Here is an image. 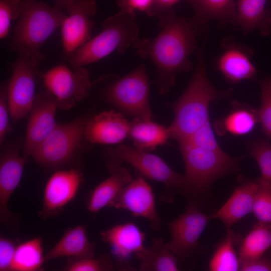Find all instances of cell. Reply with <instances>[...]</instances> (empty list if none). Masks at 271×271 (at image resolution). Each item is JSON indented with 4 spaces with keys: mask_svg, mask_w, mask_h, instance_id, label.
Instances as JSON below:
<instances>
[{
    "mask_svg": "<svg viewBox=\"0 0 271 271\" xmlns=\"http://www.w3.org/2000/svg\"><path fill=\"white\" fill-rule=\"evenodd\" d=\"M162 28L155 38H138L132 45L137 54L150 60L158 72L157 87L165 94L174 85L176 75L193 70L190 56L197 49V32L190 19L177 17L173 9L158 18Z\"/></svg>",
    "mask_w": 271,
    "mask_h": 271,
    "instance_id": "1",
    "label": "cell"
},
{
    "mask_svg": "<svg viewBox=\"0 0 271 271\" xmlns=\"http://www.w3.org/2000/svg\"><path fill=\"white\" fill-rule=\"evenodd\" d=\"M206 40L204 38L202 46L196 50V66L191 81L182 95L171 105L174 119L168 129L171 137L178 143L187 140L209 120L211 102L228 99L233 93L232 89L216 88L208 78L204 54Z\"/></svg>",
    "mask_w": 271,
    "mask_h": 271,
    "instance_id": "2",
    "label": "cell"
},
{
    "mask_svg": "<svg viewBox=\"0 0 271 271\" xmlns=\"http://www.w3.org/2000/svg\"><path fill=\"white\" fill-rule=\"evenodd\" d=\"M185 166L181 193L189 204L197 206L199 198L218 178L237 172L243 157H232L222 151H212L188 143L179 144ZM198 207V206H197Z\"/></svg>",
    "mask_w": 271,
    "mask_h": 271,
    "instance_id": "3",
    "label": "cell"
},
{
    "mask_svg": "<svg viewBox=\"0 0 271 271\" xmlns=\"http://www.w3.org/2000/svg\"><path fill=\"white\" fill-rule=\"evenodd\" d=\"M63 11L37 0H23L21 15L15 29L11 51L28 57L36 65L45 58L41 51L45 41L66 17Z\"/></svg>",
    "mask_w": 271,
    "mask_h": 271,
    "instance_id": "4",
    "label": "cell"
},
{
    "mask_svg": "<svg viewBox=\"0 0 271 271\" xmlns=\"http://www.w3.org/2000/svg\"><path fill=\"white\" fill-rule=\"evenodd\" d=\"M135 13L120 11L103 22L101 32L72 53L66 59L72 67H83L116 50L124 54L138 38Z\"/></svg>",
    "mask_w": 271,
    "mask_h": 271,
    "instance_id": "5",
    "label": "cell"
},
{
    "mask_svg": "<svg viewBox=\"0 0 271 271\" xmlns=\"http://www.w3.org/2000/svg\"><path fill=\"white\" fill-rule=\"evenodd\" d=\"M91 88L107 102L134 118L151 119L150 83L144 64L123 77L112 74L103 75L92 83Z\"/></svg>",
    "mask_w": 271,
    "mask_h": 271,
    "instance_id": "6",
    "label": "cell"
},
{
    "mask_svg": "<svg viewBox=\"0 0 271 271\" xmlns=\"http://www.w3.org/2000/svg\"><path fill=\"white\" fill-rule=\"evenodd\" d=\"M211 219L198 207L188 204L184 213L168 223L171 239L167 244L182 268H192L204 252V247L198 241Z\"/></svg>",
    "mask_w": 271,
    "mask_h": 271,
    "instance_id": "7",
    "label": "cell"
},
{
    "mask_svg": "<svg viewBox=\"0 0 271 271\" xmlns=\"http://www.w3.org/2000/svg\"><path fill=\"white\" fill-rule=\"evenodd\" d=\"M87 120L81 118L68 123H57L31 157L44 167L55 168L67 165L74 157L84 137Z\"/></svg>",
    "mask_w": 271,
    "mask_h": 271,
    "instance_id": "8",
    "label": "cell"
},
{
    "mask_svg": "<svg viewBox=\"0 0 271 271\" xmlns=\"http://www.w3.org/2000/svg\"><path fill=\"white\" fill-rule=\"evenodd\" d=\"M104 153L107 166L126 162L140 175L163 183L169 190H181L184 177L174 171L160 157L125 145L108 148Z\"/></svg>",
    "mask_w": 271,
    "mask_h": 271,
    "instance_id": "9",
    "label": "cell"
},
{
    "mask_svg": "<svg viewBox=\"0 0 271 271\" xmlns=\"http://www.w3.org/2000/svg\"><path fill=\"white\" fill-rule=\"evenodd\" d=\"M70 69L59 64L42 75L46 89L56 97L58 108L67 110L90 94L92 83L89 73L83 67Z\"/></svg>",
    "mask_w": 271,
    "mask_h": 271,
    "instance_id": "10",
    "label": "cell"
},
{
    "mask_svg": "<svg viewBox=\"0 0 271 271\" xmlns=\"http://www.w3.org/2000/svg\"><path fill=\"white\" fill-rule=\"evenodd\" d=\"M37 67L28 57L18 54L7 83L9 110L15 122L29 114L36 96V77L39 74Z\"/></svg>",
    "mask_w": 271,
    "mask_h": 271,
    "instance_id": "11",
    "label": "cell"
},
{
    "mask_svg": "<svg viewBox=\"0 0 271 271\" xmlns=\"http://www.w3.org/2000/svg\"><path fill=\"white\" fill-rule=\"evenodd\" d=\"M67 13L61 27L63 51L67 58L91 39L95 23L92 18L97 11L95 0H73L65 10Z\"/></svg>",
    "mask_w": 271,
    "mask_h": 271,
    "instance_id": "12",
    "label": "cell"
},
{
    "mask_svg": "<svg viewBox=\"0 0 271 271\" xmlns=\"http://www.w3.org/2000/svg\"><path fill=\"white\" fill-rule=\"evenodd\" d=\"M57 108L56 97L47 89L36 95L29 112L22 150L23 156L27 160L56 127Z\"/></svg>",
    "mask_w": 271,
    "mask_h": 271,
    "instance_id": "13",
    "label": "cell"
},
{
    "mask_svg": "<svg viewBox=\"0 0 271 271\" xmlns=\"http://www.w3.org/2000/svg\"><path fill=\"white\" fill-rule=\"evenodd\" d=\"M83 180L81 171L76 168L56 171L46 184L42 209L43 219L58 215L75 197Z\"/></svg>",
    "mask_w": 271,
    "mask_h": 271,
    "instance_id": "14",
    "label": "cell"
},
{
    "mask_svg": "<svg viewBox=\"0 0 271 271\" xmlns=\"http://www.w3.org/2000/svg\"><path fill=\"white\" fill-rule=\"evenodd\" d=\"M109 206L126 209L134 217L148 220L154 231L158 230L161 220L156 208L152 188L141 176L125 186Z\"/></svg>",
    "mask_w": 271,
    "mask_h": 271,
    "instance_id": "15",
    "label": "cell"
},
{
    "mask_svg": "<svg viewBox=\"0 0 271 271\" xmlns=\"http://www.w3.org/2000/svg\"><path fill=\"white\" fill-rule=\"evenodd\" d=\"M220 45L222 53L216 65L227 82L236 84L254 78L257 71L251 61L253 52L250 47L231 35L225 37Z\"/></svg>",
    "mask_w": 271,
    "mask_h": 271,
    "instance_id": "16",
    "label": "cell"
},
{
    "mask_svg": "<svg viewBox=\"0 0 271 271\" xmlns=\"http://www.w3.org/2000/svg\"><path fill=\"white\" fill-rule=\"evenodd\" d=\"M102 240L110 247L117 265L121 270H132L129 258L146 248L145 234L134 223L117 224L101 233Z\"/></svg>",
    "mask_w": 271,
    "mask_h": 271,
    "instance_id": "17",
    "label": "cell"
},
{
    "mask_svg": "<svg viewBox=\"0 0 271 271\" xmlns=\"http://www.w3.org/2000/svg\"><path fill=\"white\" fill-rule=\"evenodd\" d=\"M27 159L14 148L3 151L0 159V220L10 228L17 225L16 217L8 209V202L21 181Z\"/></svg>",
    "mask_w": 271,
    "mask_h": 271,
    "instance_id": "18",
    "label": "cell"
},
{
    "mask_svg": "<svg viewBox=\"0 0 271 271\" xmlns=\"http://www.w3.org/2000/svg\"><path fill=\"white\" fill-rule=\"evenodd\" d=\"M194 9L191 21L198 36L207 37L209 23L216 20L220 26L227 24L238 29L236 5L233 0H185Z\"/></svg>",
    "mask_w": 271,
    "mask_h": 271,
    "instance_id": "19",
    "label": "cell"
},
{
    "mask_svg": "<svg viewBox=\"0 0 271 271\" xmlns=\"http://www.w3.org/2000/svg\"><path fill=\"white\" fill-rule=\"evenodd\" d=\"M129 122L114 110L102 112L87 120L84 137L93 144H115L128 136Z\"/></svg>",
    "mask_w": 271,
    "mask_h": 271,
    "instance_id": "20",
    "label": "cell"
},
{
    "mask_svg": "<svg viewBox=\"0 0 271 271\" xmlns=\"http://www.w3.org/2000/svg\"><path fill=\"white\" fill-rule=\"evenodd\" d=\"M257 188V181L246 180L241 182L227 202L210 216L211 219H219L227 228L230 227L252 212Z\"/></svg>",
    "mask_w": 271,
    "mask_h": 271,
    "instance_id": "21",
    "label": "cell"
},
{
    "mask_svg": "<svg viewBox=\"0 0 271 271\" xmlns=\"http://www.w3.org/2000/svg\"><path fill=\"white\" fill-rule=\"evenodd\" d=\"M107 167L109 176L95 187L88 199L87 208L91 213L109 206L122 189L133 180L128 170L120 165Z\"/></svg>",
    "mask_w": 271,
    "mask_h": 271,
    "instance_id": "22",
    "label": "cell"
},
{
    "mask_svg": "<svg viewBox=\"0 0 271 271\" xmlns=\"http://www.w3.org/2000/svg\"><path fill=\"white\" fill-rule=\"evenodd\" d=\"M94 242H90L81 225L68 229L45 255V261L60 257L77 258L95 256Z\"/></svg>",
    "mask_w": 271,
    "mask_h": 271,
    "instance_id": "23",
    "label": "cell"
},
{
    "mask_svg": "<svg viewBox=\"0 0 271 271\" xmlns=\"http://www.w3.org/2000/svg\"><path fill=\"white\" fill-rule=\"evenodd\" d=\"M141 271H177L178 260L161 237H153L151 244L135 254Z\"/></svg>",
    "mask_w": 271,
    "mask_h": 271,
    "instance_id": "24",
    "label": "cell"
},
{
    "mask_svg": "<svg viewBox=\"0 0 271 271\" xmlns=\"http://www.w3.org/2000/svg\"><path fill=\"white\" fill-rule=\"evenodd\" d=\"M128 136L135 148L142 151H151L167 143L171 137L168 127L161 124L134 118L129 122Z\"/></svg>",
    "mask_w": 271,
    "mask_h": 271,
    "instance_id": "25",
    "label": "cell"
},
{
    "mask_svg": "<svg viewBox=\"0 0 271 271\" xmlns=\"http://www.w3.org/2000/svg\"><path fill=\"white\" fill-rule=\"evenodd\" d=\"M266 0H238L236 5L238 29L244 35L259 30L266 34L271 25V18L266 14Z\"/></svg>",
    "mask_w": 271,
    "mask_h": 271,
    "instance_id": "26",
    "label": "cell"
},
{
    "mask_svg": "<svg viewBox=\"0 0 271 271\" xmlns=\"http://www.w3.org/2000/svg\"><path fill=\"white\" fill-rule=\"evenodd\" d=\"M231 110L215 123L220 133H229L236 136L246 135L252 131L258 122L257 109L246 104L233 102Z\"/></svg>",
    "mask_w": 271,
    "mask_h": 271,
    "instance_id": "27",
    "label": "cell"
},
{
    "mask_svg": "<svg viewBox=\"0 0 271 271\" xmlns=\"http://www.w3.org/2000/svg\"><path fill=\"white\" fill-rule=\"evenodd\" d=\"M271 247V223L258 222L241 241L240 263L261 257Z\"/></svg>",
    "mask_w": 271,
    "mask_h": 271,
    "instance_id": "28",
    "label": "cell"
},
{
    "mask_svg": "<svg viewBox=\"0 0 271 271\" xmlns=\"http://www.w3.org/2000/svg\"><path fill=\"white\" fill-rule=\"evenodd\" d=\"M45 261L42 238L36 237L17 245L11 271L42 270Z\"/></svg>",
    "mask_w": 271,
    "mask_h": 271,
    "instance_id": "29",
    "label": "cell"
},
{
    "mask_svg": "<svg viewBox=\"0 0 271 271\" xmlns=\"http://www.w3.org/2000/svg\"><path fill=\"white\" fill-rule=\"evenodd\" d=\"M234 236L230 227L224 239L220 243L209 263L211 271H236L240 269V260L234 249Z\"/></svg>",
    "mask_w": 271,
    "mask_h": 271,
    "instance_id": "30",
    "label": "cell"
},
{
    "mask_svg": "<svg viewBox=\"0 0 271 271\" xmlns=\"http://www.w3.org/2000/svg\"><path fill=\"white\" fill-rule=\"evenodd\" d=\"M247 146L259 166L260 178L271 185V144L263 140H256L248 142Z\"/></svg>",
    "mask_w": 271,
    "mask_h": 271,
    "instance_id": "31",
    "label": "cell"
},
{
    "mask_svg": "<svg viewBox=\"0 0 271 271\" xmlns=\"http://www.w3.org/2000/svg\"><path fill=\"white\" fill-rule=\"evenodd\" d=\"M110 255L103 254L99 257L68 258L63 268L65 271H110L114 270Z\"/></svg>",
    "mask_w": 271,
    "mask_h": 271,
    "instance_id": "32",
    "label": "cell"
},
{
    "mask_svg": "<svg viewBox=\"0 0 271 271\" xmlns=\"http://www.w3.org/2000/svg\"><path fill=\"white\" fill-rule=\"evenodd\" d=\"M256 191L252 212L262 223H271V185L262 180H257Z\"/></svg>",
    "mask_w": 271,
    "mask_h": 271,
    "instance_id": "33",
    "label": "cell"
},
{
    "mask_svg": "<svg viewBox=\"0 0 271 271\" xmlns=\"http://www.w3.org/2000/svg\"><path fill=\"white\" fill-rule=\"evenodd\" d=\"M257 114L264 133L271 139V77L261 83V103Z\"/></svg>",
    "mask_w": 271,
    "mask_h": 271,
    "instance_id": "34",
    "label": "cell"
},
{
    "mask_svg": "<svg viewBox=\"0 0 271 271\" xmlns=\"http://www.w3.org/2000/svg\"><path fill=\"white\" fill-rule=\"evenodd\" d=\"M23 0H0V39L9 34L11 22L19 19L22 10Z\"/></svg>",
    "mask_w": 271,
    "mask_h": 271,
    "instance_id": "35",
    "label": "cell"
},
{
    "mask_svg": "<svg viewBox=\"0 0 271 271\" xmlns=\"http://www.w3.org/2000/svg\"><path fill=\"white\" fill-rule=\"evenodd\" d=\"M181 143H188L209 150H222L216 141L210 120L192 134L187 140Z\"/></svg>",
    "mask_w": 271,
    "mask_h": 271,
    "instance_id": "36",
    "label": "cell"
},
{
    "mask_svg": "<svg viewBox=\"0 0 271 271\" xmlns=\"http://www.w3.org/2000/svg\"><path fill=\"white\" fill-rule=\"evenodd\" d=\"M10 114L7 92V84H2L0 89V144L2 145L11 131L9 114Z\"/></svg>",
    "mask_w": 271,
    "mask_h": 271,
    "instance_id": "37",
    "label": "cell"
},
{
    "mask_svg": "<svg viewBox=\"0 0 271 271\" xmlns=\"http://www.w3.org/2000/svg\"><path fill=\"white\" fill-rule=\"evenodd\" d=\"M17 245L14 240L0 237V271H11Z\"/></svg>",
    "mask_w": 271,
    "mask_h": 271,
    "instance_id": "38",
    "label": "cell"
},
{
    "mask_svg": "<svg viewBox=\"0 0 271 271\" xmlns=\"http://www.w3.org/2000/svg\"><path fill=\"white\" fill-rule=\"evenodd\" d=\"M153 0H116L121 12L135 13L136 11L148 13Z\"/></svg>",
    "mask_w": 271,
    "mask_h": 271,
    "instance_id": "39",
    "label": "cell"
},
{
    "mask_svg": "<svg viewBox=\"0 0 271 271\" xmlns=\"http://www.w3.org/2000/svg\"><path fill=\"white\" fill-rule=\"evenodd\" d=\"M240 270L243 271H271V261L262 257L240 263Z\"/></svg>",
    "mask_w": 271,
    "mask_h": 271,
    "instance_id": "40",
    "label": "cell"
},
{
    "mask_svg": "<svg viewBox=\"0 0 271 271\" xmlns=\"http://www.w3.org/2000/svg\"><path fill=\"white\" fill-rule=\"evenodd\" d=\"M180 0H153L152 6L147 13L151 17L158 18L168 11L173 9V6Z\"/></svg>",
    "mask_w": 271,
    "mask_h": 271,
    "instance_id": "41",
    "label": "cell"
},
{
    "mask_svg": "<svg viewBox=\"0 0 271 271\" xmlns=\"http://www.w3.org/2000/svg\"><path fill=\"white\" fill-rule=\"evenodd\" d=\"M73 0H54L55 7L62 11L66 10Z\"/></svg>",
    "mask_w": 271,
    "mask_h": 271,
    "instance_id": "42",
    "label": "cell"
}]
</instances>
